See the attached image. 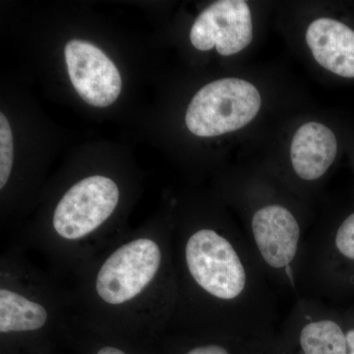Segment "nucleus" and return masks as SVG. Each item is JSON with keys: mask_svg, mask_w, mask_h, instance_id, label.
<instances>
[{"mask_svg": "<svg viewBox=\"0 0 354 354\" xmlns=\"http://www.w3.org/2000/svg\"><path fill=\"white\" fill-rule=\"evenodd\" d=\"M64 53L70 80L84 101L106 108L118 100L122 87L120 73L104 51L88 41L72 39Z\"/></svg>", "mask_w": 354, "mask_h": 354, "instance_id": "423d86ee", "label": "nucleus"}, {"mask_svg": "<svg viewBox=\"0 0 354 354\" xmlns=\"http://www.w3.org/2000/svg\"><path fill=\"white\" fill-rule=\"evenodd\" d=\"M337 151V139L330 128L319 122L305 123L291 142L293 171L302 180H318L334 162Z\"/></svg>", "mask_w": 354, "mask_h": 354, "instance_id": "6e6552de", "label": "nucleus"}, {"mask_svg": "<svg viewBox=\"0 0 354 354\" xmlns=\"http://www.w3.org/2000/svg\"><path fill=\"white\" fill-rule=\"evenodd\" d=\"M252 39L250 9L242 0H221L211 4L198 16L190 31L194 48L206 51L216 46L223 57L243 50Z\"/></svg>", "mask_w": 354, "mask_h": 354, "instance_id": "39448f33", "label": "nucleus"}, {"mask_svg": "<svg viewBox=\"0 0 354 354\" xmlns=\"http://www.w3.org/2000/svg\"><path fill=\"white\" fill-rule=\"evenodd\" d=\"M172 232L177 301L167 332L230 337L268 332L278 319V292L245 236L202 223Z\"/></svg>", "mask_w": 354, "mask_h": 354, "instance_id": "f257e3e1", "label": "nucleus"}, {"mask_svg": "<svg viewBox=\"0 0 354 354\" xmlns=\"http://www.w3.org/2000/svg\"><path fill=\"white\" fill-rule=\"evenodd\" d=\"M337 260L354 264V213L344 218L332 239H307L300 270V295L302 281L307 276Z\"/></svg>", "mask_w": 354, "mask_h": 354, "instance_id": "1a4fd4ad", "label": "nucleus"}, {"mask_svg": "<svg viewBox=\"0 0 354 354\" xmlns=\"http://www.w3.org/2000/svg\"><path fill=\"white\" fill-rule=\"evenodd\" d=\"M30 354H50V351H48V348H41L38 349V351H32Z\"/></svg>", "mask_w": 354, "mask_h": 354, "instance_id": "4468645a", "label": "nucleus"}, {"mask_svg": "<svg viewBox=\"0 0 354 354\" xmlns=\"http://www.w3.org/2000/svg\"><path fill=\"white\" fill-rule=\"evenodd\" d=\"M177 334V333H176ZM183 335L186 339L183 351L177 354H234L227 346L230 337L208 335Z\"/></svg>", "mask_w": 354, "mask_h": 354, "instance_id": "9b49d317", "label": "nucleus"}, {"mask_svg": "<svg viewBox=\"0 0 354 354\" xmlns=\"http://www.w3.org/2000/svg\"><path fill=\"white\" fill-rule=\"evenodd\" d=\"M261 102L259 91L253 84L237 78L221 79L194 95L186 111V127L199 137L236 131L255 118Z\"/></svg>", "mask_w": 354, "mask_h": 354, "instance_id": "20e7f679", "label": "nucleus"}, {"mask_svg": "<svg viewBox=\"0 0 354 354\" xmlns=\"http://www.w3.org/2000/svg\"><path fill=\"white\" fill-rule=\"evenodd\" d=\"M174 230L120 234L73 278L72 322L95 330L158 342L177 301Z\"/></svg>", "mask_w": 354, "mask_h": 354, "instance_id": "f03ea898", "label": "nucleus"}, {"mask_svg": "<svg viewBox=\"0 0 354 354\" xmlns=\"http://www.w3.org/2000/svg\"><path fill=\"white\" fill-rule=\"evenodd\" d=\"M13 167V137L10 124L3 113L0 114V189L3 190L10 179Z\"/></svg>", "mask_w": 354, "mask_h": 354, "instance_id": "f8f14e48", "label": "nucleus"}, {"mask_svg": "<svg viewBox=\"0 0 354 354\" xmlns=\"http://www.w3.org/2000/svg\"><path fill=\"white\" fill-rule=\"evenodd\" d=\"M346 337L348 346V354H354V328L346 330Z\"/></svg>", "mask_w": 354, "mask_h": 354, "instance_id": "ddd939ff", "label": "nucleus"}, {"mask_svg": "<svg viewBox=\"0 0 354 354\" xmlns=\"http://www.w3.org/2000/svg\"><path fill=\"white\" fill-rule=\"evenodd\" d=\"M73 317L71 290L41 271L19 246L0 258V351L30 354L48 348Z\"/></svg>", "mask_w": 354, "mask_h": 354, "instance_id": "7ed1b4c3", "label": "nucleus"}, {"mask_svg": "<svg viewBox=\"0 0 354 354\" xmlns=\"http://www.w3.org/2000/svg\"><path fill=\"white\" fill-rule=\"evenodd\" d=\"M65 335L75 344L78 354H158V342L95 332L70 321Z\"/></svg>", "mask_w": 354, "mask_h": 354, "instance_id": "9d476101", "label": "nucleus"}, {"mask_svg": "<svg viewBox=\"0 0 354 354\" xmlns=\"http://www.w3.org/2000/svg\"><path fill=\"white\" fill-rule=\"evenodd\" d=\"M306 43L321 66L335 75L354 78V31L339 21L320 18L310 24Z\"/></svg>", "mask_w": 354, "mask_h": 354, "instance_id": "0eeeda50", "label": "nucleus"}]
</instances>
